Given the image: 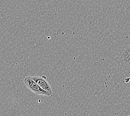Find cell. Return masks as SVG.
<instances>
[{
	"label": "cell",
	"mask_w": 130,
	"mask_h": 116,
	"mask_svg": "<svg viewBox=\"0 0 130 116\" xmlns=\"http://www.w3.org/2000/svg\"><path fill=\"white\" fill-rule=\"evenodd\" d=\"M23 82H24V84L26 85V87L29 91L33 92L34 93L37 95H39V96L48 97L51 96L48 93H47V92L43 90L42 88H40V86L32 78L31 76H27L25 77L24 80H23Z\"/></svg>",
	"instance_id": "6da1fadb"
},
{
	"label": "cell",
	"mask_w": 130,
	"mask_h": 116,
	"mask_svg": "<svg viewBox=\"0 0 130 116\" xmlns=\"http://www.w3.org/2000/svg\"><path fill=\"white\" fill-rule=\"evenodd\" d=\"M31 77L34 81L40 86V88L52 96L53 93L52 89L46 76H32Z\"/></svg>",
	"instance_id": "7a4b0ae2"
}]
</instances>
